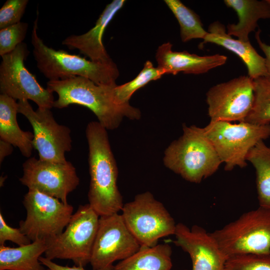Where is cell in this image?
Masks as SVG:
<instances>
[{
    "mask_svg": "<svg viewBox=\"0 0 270 270\" xmlns=\"http://www.w3.org/2000/svg\"><path fill=\"white\" fill-rule=\"evenodd\" d=\"M11 241L18 246L27 245L32 241L23 234L19 228L9 226L0 212V246L4 245L6 241Z\"/></svg>",
    "mask_w": 270,
    "mask_h": 270,
    "instance_id": "cell-30",
    "label": "cell"
},
{
    "mask_svg": "<svg viewBox=\"0 0 270 270\" xmlns=\"http://www.w3.org/2000/svg\"><path fill=\"white\" fill-rule=\"evenodd\" d=\"M206 96L210 121L245 122L254 101L253 80L234 78L211 87Z\"/></svg>",
    "mask_w": 270,
    "mask_h": 270,
    "instance_id": "cell-13",
    "label": "cell"
},
{
    "mask_svg": "<svg viewBox=\"0 0 270 270\" xmlns=\"http://www.w3.org/2000/svg\"><path fill=\"white\" fill-rule=\"evenodd\" d=\"M174 243L188 253L192 270H224L228 258L211 235L203 228L194 225L190 228L176 224Z\"/></svg>",
    "mask_w": 270,
    "mask_h": 270,
    "instance_id": "cell-15",
    "label": "cell"
},
{
    "mask_svg": "<svg viewBox=\"0 0 270 270\" xmlns=\"http://www.w3.org/2000/svg\"><path fill=\"white\" fill-rule=\"evenodd\" d=\"M125 2L124 0H113L106 6L92 28L82 34L70 36L62 44L70 49H78L92 62H113L103 44L102 36L108 24Z\"/></svg>",
    "mask_w": 270,
    "mask_h": 270,
    "instance_id": "cell-17",
    "label": "cell"
},
{
    "mask_svg": "<svg viewBox=\"0 0 270 270\" xmlns=\"http://www.w3.org/2000/svg\"><path fill=\"white\" fill-rule=\"evenodd\" d=\"M227 256L270 254V210L261 206L210 232Z\"/></svg>",
    "mask_w": 270,
    "mask_h": 270,
    "instance_id": "cell-5",
    "label": "cell"
},
{
    "mask_svg": "<svg viewBox=\"0 0 270 270\" xmlns=\"http://www.w3.org/2000/svg\"><path fill=\"white\" fill-rule=\"evenodd\" d=\"M246 160L255 169L259 206L270 210V146L260 141L250 151Z\"/></svg>",
    "mask_w": 270,
    "mask_h": 270,
    "instance_id": "cell-23",
    "label": "cell"
},
{
    "mask_svg": "<svg viewBox=\"0 0 270 270\" xmlns=\"http://www.w3.org/2000/svg\"><path fill=\"white\" fill-rule=\"evenodd\" d=\"M121 211L125 224L141 246H155L160 238L174 234V218L149 192L136 195Z\"/></svg>",
    "mask_w": 270,
    "mask_h": 270,
    "instance_id": "cell-8",
    "label": "cell"
},
{
    "mask_svg": "<svg viewBox=\"0 0 270 270\" xmlns=\"http://www.w3.org/2000/svg\"><path fill=\"white\" fill-rule=\"evenodd\" d=\"M46 249L44 240L16 248L0 246V270H48L39 260Z\"/></svg>",
    "mask_w": 270,
    "mask_h": 270,
    "instance_id": "cell-21",
    "label": "cell"
},
{
    "mask_svg": "<svg viewBox=\"0 0 270 270\" xmlns=\"http://www.w3.org/2000/svg\"><path fill=\"white\" fill-rule=\"evenodd\" d=\"M208 32L200 47L206 43L222 46L236 54L242 60L248 70V76L252 79L266 76L265 58L258 54L250 41L234 38L228 34L225 26L219 22L212 23Z\"/></svg>",
    "mask_w": 270,
    "mask_h": 270,
    "instance_id": "cell-18",
    "label": "cell"
},
{
    "mask_svg": "<svg viewBox=\"0 0 270 270\" xmlns=\"http://www.w3.org/2000/svg\"><path fill=\"white\" fill-rule=\"evenodd\" d=\"M106 130L98 122H89L86 130L90 175L88 199L100 216L118 213L124 204L117 186L118 169Z\"/></svg>",
    "mask_w": 270,
    "mask_h": 270,
    "instance_id": "cell-2",
    "label": "cell"
},
{
    "mask_svg": "<svg viewBox=\"0 0 270 270\" xmlns=\"http://www.w3.org/2000/svg\"><path fill=\"white\" fill-rule=\"evenodd\" d=\"M183 134L164 152L165 166L185 180L200 183L214 174L222 163L202 128L183 125Z\"/></svg>",
    "mask_w": 270,
    "mask_h": 270,
    "instance_id": "cell-4",
    "label": "cell"
},
{
    "mask_svg": "<svg viewBox=\"0 0 270 270\" xmlns=\"http://www.w3.org/2000/svg\"><path fill=\"white\" fill-rule=\"evenodd\" d=\"M23 175L19 180L28 190H35L68 203V194L80 184L74 166L64 163L29 158L22 164Z\"/></svg>",
    "mask_w": 270,
    "mask_h": 270,
    "instance_id": "cell-14",
    "label": "cell"
},
{
    "mask_svg": "<svg viewBox=\"0 0 270 270\" xmlns=\"http://www.w3.org/2000/svg\"><path fill=\"white\" fill-rule=\"evenodd\" d=\"M224 4L237 14L236 24L227 26L228 34L238 39L248 42V36L258 26L261 19H270V0H224Z\"/></svg>",
    "mask_w": 270,
    "mask_h": 270,
    "instance_id": "cell-19",
    "label": "cell"
},
{
    "mask_svg": "<svg viewBox=\"0 0 270 270\" xmlns=\"http://www.w3.org/2000/svg\"><path fill=\"white\" fill-rule=\"evenodd\" d=\"M156 58L157 67L164 74L173 75L180 72L194 74H204L224 64L228 58L226 56L218 54L200 56L187 51L174 52L172 44L169 42L158 48Z\"/></svg>",
    "mask_w": 270,
    "mask_h": 270,
    "instance_id": "cell-16",
    "label": "cell"
},
{
    "mask_svg": "<svg viewBox=\"0 0 270 270\" xmlns=\"http://www.w3.org/2000/svg\"><path fill=\"white\" fill-rule=\"evenodd\" d=\"M12 145L10 144L0 140V163L3 162L4 158L10 155L13 150Z\"/></svg>",
    "mask_w": 270,
    "mask_h": 270,
    "instance_id": "cell-33",
    "label": "cell"
},
{
    "mask_svg": "<svg viewBox=\"0 0 270 270\" xmlns=\"http://www.w3.org/2000/svg\"><path fill=\"white\" fill-rule=\"evenodd\" d=\"M39 260L48 270H86L84 268V267L82 266L76 265H74L72 266H62L44 256H40Z\"/></svg>",
    "mask_w": 270,
    "mask_h": 270,
    "instance_id": "cell-31",
    "label": "cell"
},
{
    "mask_svg": "<svg viewBox=\"0 0 270 270\" xmlns=\"http://www.w3.org/2000/svg\"><path fill=\"white\" fill-rule=\"evenodd\" d=\"M22 203L26 216L20 222L19 228L32 242L60 234L72 216V205L35 190H28Z\"/></svg>",
    "mask_w": 270,
    "mask_h": 270,
    "instance_id": "cell-9",
    "label": "cell"
},
{
    "mask_svg": "<svg viewBox=\"0 0 270 270\" xmlns=\"http://www.w3.org/2000/svg\"><path fill=\"white\" fill-rule=\"evenodd\" d=\"M202 128L222 163H224L226 171L232 170L236 166L246 167L250 151L270 136V124L210 121Z\"/></svg>",
    "mask_w": 270,
    "mask_h": 270,
    "instance_id": "cell-6",
    "label": "cell"
},
{
    "mask_svg": "<svg viewBox=\"0 0 270 270\" xmlns=\"http://www.w3.org/2000/svg\"><path fill=\"white\" fill-rule=\"evenodd\" d=\"M224 270H270V254H246L230 257Z\"/></svg>",
    "mask_w": 270,
    "mask_h": 270,
    "instance_id": "cell-27",
    "label": "cell"
},
{
    "mask_svg": "<svg viewBox=\"0 0 270 270\" xmlns=\"http://www.w3.org/2000/svg\"><path fill=\"white\" fill-rule=\"evenodd\" d=\"M38 16L37 10L32 32V53L37 68L48 80L82 76L96 84L116 83L119 71L114 62L106 63L88 60L79 55L72 54L63 50H56L45 44L38 34Z\"/></svg>",
    "mask_w": 270,
    "mask_h": 270,
    "instance_id": "cell-3",
    "label": "cell"
},
{
    "mask_svg": "<svg viewBox=\"0 0 270 270\" xmlns=\"http://www.w3.org/2000/svg\"><path fill=\"white\" fill-rule=\"evenodd\" d=\"M100 216L89 204L80 205L64 231L46 241L44 257L52 260H69L84 267L90 264Z\"/></svg>",
    "mask_w": 270,
    "mask_h": 270,
    "instance_id": "cell-7",
    "label": "cell"
},
{
    "mask_svg": "<svg viewBox=\"0 0 270 270\" xmlns=\"http://www.w3.org/2000/svg\"><path fill=\"white\" fill-rule=\"evenodd\" d=\"M28 24L20 22L0 29V56L14 50L22 43L26 35Z\"/></svg>",
    "mask_w": 270,
    "mask_h": 270,
    "instance_id": "cell-28",
    "label": "cell"
},
{
    "mask_svg": "<svg viewBox=\"0 0 270 270\" xmlns=\"http://www.w3.org/2000/svg\"><path fill=\"white\" fill-rule=\"evenodd\" d=\"M177 19L180 37L185 42L192 39L204 40L208 34L199 16L179 0L164 1Z\"/></svg>",
    "mask_w": 270,
    "mask_h": 270,
    "instance_id": "cell-24",
    "label": "cell"
},
{
    "mask_svg": "<svg viewBox=\"0 0 270 270\" xmlns=\"http://www.w3.org/2000/svg\"><path fill=\"white\" fill-rule=\"evenodd\" d=\"M261 30H258L256 32L255 38L258 44L259 48L265 55L266 68V77L270 80V45L263 42L260 38Z\"/></svg>",
    "mask_w": 270,
    "mask_h": 270,
    "instance_id": "cell-32",
    "label": "cell"
},
{
    "mask_svg": "<svg viewBox=\"0 0 270 270\" xmlns=\"http://www.w3.org/2000/svg\"><path fill=\"white\" fill-rule=\"evenodd\" d=\"M140 248L121 214L100 216L90 264L93 270H114L115 262L129 258Z\"/></svg>",
    "mask_w": 270,
    "mask_h": 270,
    "instance_id": "cell-11",
    "label": "cell"
},
{
    "mask_svg": "<svg viewBox=\"0 0 270 270\" xmlns=\"http://www.w3.org/2000/svg\"><path fill=\"white\" fill-rule=\"evenodd\" d=\"M172 248L168 243L141 246L134 254L120 261L114 270H171Z\"/></svg>",
    "mask_w": 270,
    "mask_h": 270,
    "instance_id": "cell-22",
    "label": "cell"
},
{
    "mask_svg": "<svg viewBox=\"0 0 270 270\" xmlns=\"http://www.w3.org/2000/svg\"><path fill=\"white\" fill-rule=\"evenodd\" d=\"M116 83L96 84L88 78L75 76L64 80H48L47 88L57 94L53 107L63 108L69 105H80L89 108L96 116L99 123L106 130H113L127 117L138 120L140 110L129 104L120 105L114 100Z\"/></svg>",
    "mask_w": 270,
    "mask_h": 270,
    "instance_id": "cell-1",
    "label": "cell"
},
{
    "mask_svg": "<svg viewBox=\"0 0 270 270\" xmlns=\"http://www.w3.org/2000/svg\"><path fill=\"white\" fill-rule=\"evenodd\" d=\"M29 53L26 44L22 42L1 56L0 94L18 101L31 100L38 108L50 109L54 102L53 92L42 87L24 66Z\"/></svg>",
    "mask_w": 270,
    "mask_h": 270,
    "instance_id": "cell-10",
    "label": "cell"
},
{
    "mask_svg": "<svg viewBox=\"0 0 270 270\" xmlns=\"http://www.w3.org/2000/svg\"><path fill=\"white\" fill-rule=\"evenodd\" d=\"M28 0H7L0 9V29L20 22Z\"/></svg>",
    "mask_w": 270,
    "mask_h": 270,
    "instance_id": "cell-29",
    "label": "cell"
},
{
    "mask_svg": "<svg viewBox=\"0 0 270 270\" xmlns=\"http://www.w3.org/2000/svg\"><path fill=\"white\" fill-rule=\"evenodd\" d=\"M254 101L252 108L245 120L250 123L270 124V80L265 76L253 80Z\"/></svg>",
    "mask_w": 270,
    "mask_h": 270,
    "instance_id": "cell-25",
    "label": "cell"
},
{
    "mask_svg": "<svg viewBox=\"0 0 270 270\" xmlns=\"http://www.w3.org/2000/svg\"><path fill=\"white\" fill-rule=\"evenodd\" d=\"M18 113L24 115L32 126V145L39 159L54 162H67L65 154L70 151V130L58 124L50 109L38 108L34 110L28 100L18 101Z\"/></svg>",
    "mask_w": 270,
    "mask_h": 270,
    "instance_id": "cell-12",
    "label": "cell"
},
{
    "mask_svg": "<svg viewBox=\"0 0 270 270\" xmlns=\"http://www.w3.org/2000/svg\"><path fill=\"white\" fill-rule=\"evenodd\" d=\"M18 102L4 94H0V140L18 148L21 154L30 158L32 149L34 134L24 131L16 120Z\"/></svg>",
    "mask_w": 270,
    "mask_h": 270,
    "instance_id": "cell-20",
    "label": "cell"
},
{
    "mask_svg": "<svg viewBox=\"0 0 270 270\" xmlns=\"http://www.w3.org/2000/svg\"><path fill=\"white\" fill-rule=\"evenodd\" d=\"M162 75L164 74L160 68L154 67L151 62L146 61L143 69L134 80L115 86L114 90L115 102L120 105L129 104L130 98L136 91L150 82L160 78Z\"/></svg>",
    "mask_w": 270,
    "mask_h": 270,
    "instance_id": "cell-26",
    "label": "cell"
},
{
    "mask_svg": "<svg viewBox=\"0 0 270 270\" xmlns=\"http://www.w3.org/2000/svg\"></svg>",
    "mask_w": 270,
    "mask_h": 270,
    "instance_id": "cell-34",
    "label": "cell"
}]
</instances>
